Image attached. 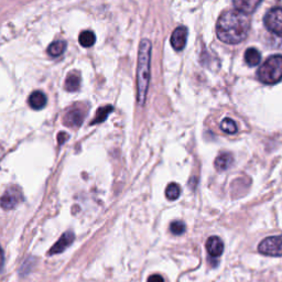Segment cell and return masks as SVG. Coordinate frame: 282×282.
Segmentation results:
<instances>
[{
	"label": "cell",
	"instance_id": "cell-8",
	"mask_svg": "<svg viewBox=\"0 0 282 282\" xmlns=\"http://www.w3.org/2000/svg\"><path fill=\"white\" fill-rule=\"evenodd\" d=\"M74 234L72 232H64V234L61 236V238L56 242V245H54L51 249H50V252L48 254H56L60 252H63L65 249H66L70 244L74 242Z\"/></svg>",
	"mask_w": 282,
	"mask_h": 282
},
{
	"label": "cell",
	"instance_id": "cell-4",
	"mask_svg": "<svg viewBox=\"0 0 282 282\" xmlns=\"http://www.w3.org/2000/svg\"><path fill=\"white\" fill-rule=\"evenodd\" d=\"M258 250L264 256L282 257V235L264 238L259 244Z\"/></svg>",
	"mask_w": 282,
	"mask_h": 282
},
{
	"label": "cell",
	"instance_id": "cell-11",
	"mask_svg": "<svg viewBox=\"0 0 282 282\" xmlns=\"http://www.w3.org/2000/svg\"><path fill=\"white\" fill-rule=\"evenodd\" d=\"M232 164H234V156H232V154L230 152H223L218 154V158L215 159L214 166L216 168V170L223 172L228 170Z\"/></svg>",
	"mask_w": 282,
	"mask_h": 282
},
{
	"label": "cell",
	"instance_id": "cell-3",
	"mask_svg": "<svg viewBox=\"0 0 282 282\" xmlns=\"http://www.w3.org/2000/svg\"><path fill=\"white\" fill-rule=\"evenodd\" d=\"M257 76L264 84L272 85L282 80V56H271L260 65Z\"/></svg>",
	"mask_w": 282,
	"mask_h": 282
},
{
	"label": "cell",
	"instance_id": "cell-19",
	"mask_svg": "<svg viewBox=\"0 0 282 282\" xmlns=\"http://www.w3.org/2000/svg\"><path fill=\"white\" fill-rule=\"evenodd\" d=\"M181 188L176 183H170L166 188V196L170 200H176L180 198Z\"/></svg>",
	"mask_w": 282,
	"mask_h": 282
},
{
	"label": "cell",
	"instance_id": "cell-21",
	"mask_svg": "<svg viewBox=\"0 0 282 282\" xmlns=\"http://www.w3.org/2000/svg\"><path fill=\"white\" fill-rule=\"evenodd\" d=\"M170 230L172 234H174V235H182L183 232H186V224L180 220L173 222L170 226Z\"/></svg>",
	"mask_w": 282,
	"mask_h": 282
},
{
	"label": "cell",
	"instance_id": "cell-5",
	"mask_svg": "<svg viewBox=\"0 0 282 282\" xmlns=\"http://www.w3.org/2000/svg\"><path fill=\"white\" fill-rule=\"evenodd\" d=\"M264 24L267 30L274 36H282V8H272L264 14Z\"/></svg>",
	"mask_w": 282,
	"mask_h": 282
},
{
	"label": "cell",
	"instance_id": "cell-14",
	"mask_svg": "<svg viewBox=\"0 0 282 282\" xmlns=\"http://www.w3.org/2000/svg\"><path fill=\"white\" fill-rule=\"evenodd\" d=\"M245 62L249 66H256L262 61V54L256 48H249L245 52Z\"/></svg>",
	"mask_w": 282,
	"mask_h": 282
},
{
	"label": "cell",
	"instance_id": "cell-20",
	"mask_svg": "<svg viewBox=\"0 0 282 282\" xmlns=\"http://www.w3.org/2000/svg\"><path fill=\"white\" fill-rule=\"evenodd\" d=\"M220 129L223 130V132H226V134H236L237 132L238 127H237L236 122L232 120V118H225L220 122Z\"/></svg>",
	"mask_w": 282,
	"mask_h": 282
},
{
	"label": "cell",
	"instance_id": "cell-23",
	"mask_svg": "<svg viewBox=\"0 0 282 282\" xmlns=\"http://www.w3.org/2000/svg\"><path fill=\"white\" fill-rule=\"evenodd\" d=\"M147 282H164V280L160 274H152L149 276Z\"/></svg>",
	"mask_w": 282,
	"mask_h": 282
},
{
	"label": "cell",
	"instance_id": "cell-7",
	"mask_svg": "<svg viewBox=\"0 0 282 282\" xmlns=\"http://www.w3.org/2000/svg\"><path fill=\"white\" fill-rule=\"evenodd\" d=\"M188 31L186 28V26H178L171 36V46L172 48H174L176 51H182L184 48H186V40H188Z\"/></svg>",
	"mask_w": 282,
	"mask_h": 282
},
{
	"label": "cell",
	"instance_id": "cell-1",
	"mask_svg": "<svg viewBox=\"0 0 282 282\" xmlns=\"http://www.w3.org/2000/svg\"><path fill=\"white\" fill-rule=\"evenodd\" d=\"M250 30V19L238 10H227L216 24V34L227 44H238L246 39Z\"/></svg>",
	"mask_w": 282,
	"mask_h": 282
},
{
	"label": "cell",
	"instance_id": "cell-13",
	"mask_svg": "<svg viewBox=\"0 0 282 282\" xmlns=\"http://www.w3.org/2000/svg\"><path fill=\"white\" fill-rule=\"evenodd\" d=\"M29 105L32 110H40L46 105V96L41 90H36L29 97Z\"/></svg>",
	"mask_w": 282,
	"mask_h": 282
},
{
	"label": "cell",
	"instance_id": "cell-10",
	"mask_svg": "<svg viewBox=\"0 0 282 282\" xmlns=\"http://www.w3.org/2000/svg\"><path fill=\"white\" fill-rule=\"evenodd\" d=\"M206 250L212 257H220L224 252V242L220 237L212 236L206 242Z\"/></svg>",
	"mask_w": 282,
	"mask_h": 282
},
{
	"label": "cell",
	"instance_id": "cell-2",
	"mask_svg": "<svg viewBox=\"0 0 282 282\" xmlns=\"http://www.w3.org/2000/svg\"><path fill=\"white\" fill-rule=\"evenodd\" d=\"M150 61H151V42L148 39L140 41L137 66V94L139 105L144 106L147 98L148 86L150 80Z\"/></svg>",
	"mask_w": 282,
	"mask_h": 282
},
{
	"label": "cell",
	"instance_id": "cell-16",
	"mask_svg": "<svg viewBox=\"0 0 282 282\" xmlns=\"http://www.w3.org/2000/svg\"><path fill=\"white\" fill-rule=\"evenodd\" d=\"M80 80L76 73H70L65 80V90L68 92H76L80 88Z\"/></svg>",
	"mask_w": 282,
	"mask_h": 282
},
{
	"label": "cell",
	"instance_id": "cell-6",
	"mask_svg": "<svg viewBox=\"0 0 282 282\" xmlns=\"http://www.w3.org/2000/svg\"><path fill=\"white\" fill-rule=\"evenodd\" d=\"M24 200L22 193L20 190L16 186H12L7 188L2 198V206L4 210H12L19 203Z\"/></svg>",
	"mask_w": 282,
	"mask_h": 282
},
{
	"label": "cell",
	"instance_id": "cell-15",
	"mask_svg": "<svg viewBox=\"0 0 282 282\" xmlns=\"http://www.w3.org/2000/svg\"><path fill=\"white\" fill-rule=\"evenodd\" d=\"M66 50V42L62 40H58L51 43L48 48V53L50 56L58 58L60 56H62L64 51Z\"/></svg>",
	"mask_w": 282,
	"mask_h": 282
},
{
	"label": "cell",
	"instance_id": "cell-18",
	"mask_svg": "<svg viewBox=\"0 0 282 282\" xmlns=\"http://www.w3.org/2000/svg\"><path fill=\"white\" fill-rule=\"evenodd\" d=\"M112 110H114V108H112V106H110V105L100 107V110H97L96 116H95V118H94V120L92 122V124L102 122H104L105 119L108 117V115H110V114Z\"/></svg>",
	"mask_w": 282,
	"mask_h": 282
},
{
	"label": "cell",
	"instance_id": "cell-22",
	"mask_svg": "<svg viewBox=\"0 0 282 282\" xmlns=\"http://www.w3.org/2000/svg\"><path fill=\"white\" fill-rule=\"evenodd\" d=\"M70 136L66 134V132H58V144H63L65 141H66L68 139Z\"/></svg>",
	"mask_w": 282,
	"mask_h": 282
},
{
	"label": "cell",
	"instance_id": "cell-12",
	"mask_svg": "<svg viewBox=\"0 0 282 282\" xmlns=\"http://www.w3.org/2000/svg\"><path fill=\"white\" fill-rule=\"evenodd\" d=\"M260 4L262 2H257V0H238V2H232L236 10L245 14H252Z\"/></svg>",
	"mask_w": 282,
	"mask_h": 282
},
{
	"label": "cell",
	"instance_id": "cell-17",
	"mask_svg": "<svg viewBox=\"0 0 282 282\" xmlns=\"http://www.w3.org/2000/svg\"><path fill=\"white\" fill-rule=\"evenodd\" d=\"M78 41H80V44L82 46L90 48L92 46H94V43L96 42V36L93 31L86 30L80 34Z\"/></svg>",
	"mask_w": 282,
	"mask_h": 282
},
{
	"label": "cell",
	"instance_id": "cell-9",
	"mask_svg": "<svg viewBox=\"0 0 282 282\" xmlns=\"http://www.w3.org/2000/svg\"><path fill=\"white\" fill-rule=\"evenodd\" d=\"M84 112L80 108H73L64 116V124L68 127H78L84 120Z\"/></svg>",
	"mask_w": 282,
	"mask_h": 282
}]
</instances>
